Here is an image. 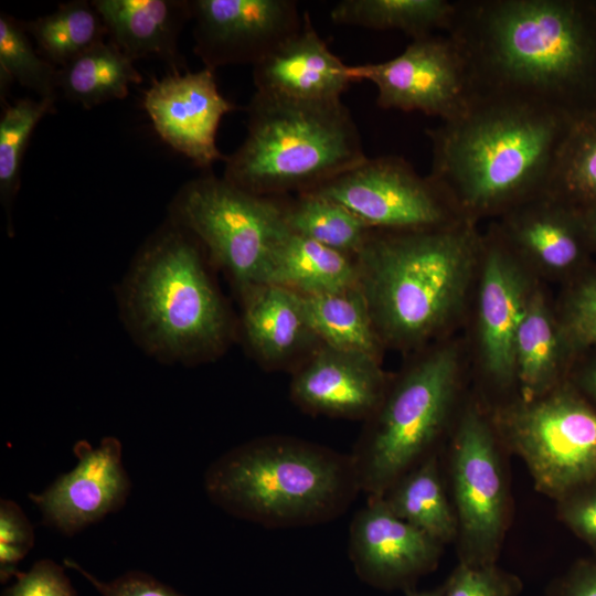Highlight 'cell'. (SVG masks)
Segmentation results:
<instances>
[{
	"mask_svg": "<svg viewBox=\"0 0 596 596\" xmlns=\"http://www.w3.org/2000/svg\"><path fill=\"white\" fill-rule=\"evenodd\" d=\"M301 298L309 327L321 344L380 360L383 344L358 286Z\"/></svg>",
	"mask_w": 596,
	"mask_h": 596,
	"instance_id": "d4e9b609",
	"label": "cell"
},
{
	"mask_svg": "<svg viewBox=\"0 0 596 596\" xmlns=\"http://www.w3.org/2000/svg\"><path fill=\"white\" fill-rule=\"evenodd\" d=\"M571 120L528 105L472 98L427 129L428 175L460 216L504 214L546 189Z\"/></svg>",
	"mask_w": 596,
	"mask_h": 596,
	"instance_id": "7a4b0ae2",
	"label": "cell"
},
{
	"mask_svg": "<svg viewBox=\"0 0 596 596\" xmlns=\"http://www.w3.org/2000/svg\"><path fill=\"white\" fill-rule=\"evenodd\" d=\"M330 198L373 231L411 232L465 221L443 190L398 156L366 158L312 190Z\"/></svg>",
	"mask_w": 596,
	"mask_h": 596,
	"instance_id": "8fae6325",
	"label": "cell"
},
{
	"mask_svg": "<svg viewBox=\"0 0 596 596\" xmlns=\"http://www.w3.org/2000/svg\"><path fill=\"white\" fill-rule=\"evenodd\" d=\"M444 544L397 517L383 497H368L349 528V558L366 584L384 589L414 588L434 571Z\"/></svg>",
	"mask_w": 596,
	"mask_h": 596,
	"instance_id": "9a60e30c",
	"label": "cell"
},
{
	"mask_svg": "<svg viewBox=\"0 0 596 596\" xmlns=\"http://www.w3.org/2000/svg\"><path fill=\"white\" fill-rule=\"evenodd\" d=\"M583 214L584 223L587 230V234L593 247L594 253H596V207L581 211Z\"/></svg>",
	"mask_w": 596,
	"mask_h": 596,
	"instance_id": "b9f144b4",
	"label": "cell"
},
{
	"mask_svg": "<svg viewBox=\"0 0 596 596\" xmlns=\"http://www.w3.org/2000/svg\"><path fill=\"white\" fill-rule=\"evenodd\" d=\"M558 322L575 356L596 350V267L570 280Z\"/></svg>",
	"mask_w": 596,
	"mask_h": 596,
	"instance_id": "836d02e7",
	"label": "cell"
},
{
	"mask_svg": "<svg viewBox=\"0 0 596 596\" xmlns=\"http://www.w3.org/2000/svg\"><path fill=\"white\" fill-rule=\"evenodd\" d=\"M577 358L586 360L578 361L577 370L568 381L596 407V350Z\"/></svg>",
	"mask_w": 596,
	"mask_h": 596,
	"instance_id": "60d3db41",
	"label": "cell"
},
{
	"mask_svg": "<svg viewBox=\"0 0 596 596\" xmlns=\"http://www.w3.org/2000/svg\"><path fill=\"white\" fill-rule=\"evenodd\" d=\"M238 297L237 331L263 365L288 366L321 344L309 327L301 295L278 285L260 284Z\"/></svg>",
	"mask_w": 596,
	"mask_h": 596,
	"instance_id": "44dd1931",
	"label": "cell"
},
{
	"mask_svg": "<svg viewBox=\"0 0 596 596\" xmlns=\"http://www.w3.org/2000/svg\"><path fill=\"white\" fill-rule=\"evenodd\" d=\"M456 2L446 0H342L330 11L340 25L372 30H397L418 39L447 31Z\"/></svg>",
	"mask_w": 596,
	"mask_h": 596,
	"instance_id": "83f0119b",
	"label": "cell"
},
{
	"mask_svg": "<svg viewBox=\"0 0 596 596\" xmlns=\"http://www.w3.org/2000/svg\"><path fill=\"white\" fill-rule=\"evenodd\" d=\"M33 526L19 507L9 499L0 501V581L7 583L17 575L18 564L34 545Z\"/></svg>",
	"mask_w": 596,
	"mask_h": 596,
	"instance_id": "d590c367",
	"label": "cell"
},
{
	"mask_svg": "<svg viewBox=\"0 0 596 596\" xmlns=\"http://www.w3.org/2000/svg\"><path fill=\"white\" fill-rule=\"evenodd\" d=\"M55 100L22 98L6 105L0 118V199L12 235L11 210L20 188L23 156L38 123L54 113Z\"/></svg>",
	"mask_w": 596,
	"mask_h": 596,
	"instance_id": "d6a6232c",
	"label": "cell"
},
{
	"mask_svg": "<svg viewBox=\"0 0 596 596\" xmlns=\"http://www.w3.org/2000/svg\"><path fill=\"white\" fill-rule=\"evenodd\" d=\"M547 596H596V554L576 561L553 583Z\"/></svg>",
	"mask_w": 596,
	"mask_h": 596,
	"instance_id": "ab89813d",
	"label": "cell"
},
{
	"mask_svg": "<svg viewBox=\"0 0 596 596\" xmlns=\"http://www.w3.org/2000/svg\"><path fill=\"white\" fill-rule=\"evenodd\" d=\"M573 355L556 319L538 290L532 291L514 340L515 377L522 400H535L564 381Z\"/></svg>",
	"mask_w": 596,
	"mask_h": 596,
	"instance_id": "603a6c76",
	"label": "cell"
},
{
	"mask_svg": "<svg viewBox=\"0 0 596 596\" xmlns=\"http://www.w3.org/2000/svg\"><path fill=\"white\" fill-rule=\"evenodd\" d=\"M441 589L443 596H519L522 582L497 564L471 566L458 562Z\"/></svg>",
	"mask_w": 596,
	"mask_h": 596,
	"instance_id": "e575fe53",
	"label": "cell"
},
{
	"mask_svg": "<svg viewBox=\"0 0 596 596\" xmlns=\"http://www.w3.org/2000/svg\"><path fill=\"white\" fill-rule=\"evenodd\" d=\"M265 284L302 296L345 290L358 286L355 257L287 228L274 248Z\"/></svg>",
	"mask_w": 596,
	"mask_h": 596,
	"instance_id": "cb8c5ba5",
	"label": "cell"
},
{
	"mask_svg": "<svg viewBox=\"0 0 596 596\" xmlns=\"http://www.w3.org/2000/svg\"><path fill=\"white\" fill-rule=\"evenodd\" d=\"M284 217L292 233L354 257L373 231L344 205L313 191L285 202Z\"/></svg>",
	"mask_w": 596,
	"mask_h": 596,
	"instance_id": "f546056e",
	"label": "cell"
},
{
	"mask_svg": "<svg viewBox=\"0 0 596 596\" xmlns=\"http://www.w3.org/2000/svg\"><path fill=\"white\" fill-rule=\"evenodd\" d=\"M481 245L470 222L371 232L355 256L358 287L383 345H418L447 323L467 291Z\"/></svg>",
	"mask_w": 596,
	"mask_h": 596,
	"instance_id": "277c9868",
	"label": "cell"
},
{
	"mask_svg": "<svg viewBox=\"0 0 596 596\" xmlns=\"http://www.w3.org/2000/svg\"><path fill=\"white\" fill-rule=\"evenodd\" d=\"M141 81L134 61L105 41L58 68V91L87 109L125 98Z\"/></svg>",
	"mask_w": 596,
	"mask_h": 596,
	"instance_id": "4316f807",
	"label": "cell"
},
{
	"mask_svg": "<svg viewBox=\"0 0 596 596\" xmlns=\"http://www.w3.org/2000/svg\"><path fill=\"white\" fill-rule=\"evenodd\" d=\"M73 453L77 464L71 471L42 492L28 496L38 507L42 523L66 536L120 510L131 490L118 438L106 436L96 447L82 439L75 443Z\"/></svg>",
	"mask_w": 596,
	"mask_h": 596,
	"instance_id": "5bb4252c",
	"label": "cell"
},
{
	"mask_svg": "<svg viewBox=\"0 0 596 596\" xmlns=\"http://www.w3.org/2000/svg\"><path fill=\"white\" fill-rule=\"evenodd\" d=\"M558 519L596 554V480L556 500Z\"/></svg>",
	"mask_w": 596,
	"mask_h": 596,
	"instance_id": "8d00e7d4",
	"label": "cell"
},
{
	"mask_svg": "<svg viewBox=\"0 0 596 596\" xmlns=\"http://www.w3.org/2000/svg\"><path fill=\"white\" fill-rule=\"evenodd\" d=\"M247 135L223 178L258 195L312 191L362 163L358 126L341 99L306 102L255 93Z\"/></svg>",
	"mask_w": 596,
	"mask_h": 596,
	"instance_id": "8992f818",
	"label": "cell"
},
{
	"mask_svg": "<svg viewBox=\"0 0 596 596\" xmlns=\"http://www.w3.org/2000/svg\"><path fill=\"white\" fill-rule=\"evenodd\" d=\"M255 93L306 102L341 99L350 65L333 54L304 12L301 28L253 66Z\"/></svg>",
	"mask_w": 596,
	"mask_h": 596,
	"instance_id": "ffe728a7",
	"label": "cell"
},
{
	"mask_svg": "<svg viewBox=\"0 0 596 596\" xmlns=\"http://www.w3.org/2000/svg\"><path fill=\"white\" fill-rule=\"evenodd\" d=\"M544 192L579 211L596 207V109L571 120Z\"/></svg>",
	"mask_w": 596,
	"mask_h": 596,
	"instance_id": "f1b7e54d",
	"label": "cell"
},
{
	"mask_svg": "<svg viewBox=\"0 0 596 596\" xmlns=\"http://www.w3.org/2000/svg\"><path fill=\"white\" fill-rule=\"evenodd\" d=\"M405 595L406 596H443V589H441V586L434 589H426V590H417L415 588H412L409 590H406Z\"/></svg>",
	"mask_w": 596,
	"mask_h": 596,
	"instance_id": "7bdbcfd3",
	"label": "cell"
},
{
	"mask_svg": "<svg viewBox=\"0 0 596 596\" xmlns=\"http://www.w3.org/2000/svg\"><path fill=\"white\" fill-rule=\"evenodd\" d=\"M457 382L456 350L444 347L423 356L389 385L351 453L361 492L383 496L433 454L450 415Z\"/></svg>",
	"mask_w": 596,
	"mask_h": 596,
	"instance_id": "52a82bcc",
	"label": "cell"
},
{
	"mask_svg": "<svg viewBox=\"0 0 596 596\" xmlns=\"http://www.w3.org/2000/svg\"><path fill=\"white\" fill-rule=\"evenodd\" d=\"M479 342L487 373L499 383L515 377L514 340L531 296L520 259L493 231L482 240Z\"/></svg>",
	"mask_w": 596,
	"mask_h": 596,
	"instance_id": "d6986e66",
	"label": "cell"
},
{
	"mask_svg": "<svg viewBox=\"0 0 596 596\" xmlns=\"http://www.w3.org/2000/svg\"><path fill=\"white\" fill-rule=\"evenodd\" d=\"M200 242L168 219L131 260L116 288L118 313L134 342L166 364L221 356L237 323Z\"/></svg>",
	"mask_w": 596,
	"mask_h": 596,
	"instance_id": "3957f363",
	"label": "cell"
},
{
	"mask_svg": "<svg viewBox=\"0 0 596 596\" xmlns=\"http://www.w3.org/2000/svg\"><path fill=\"white\" fill-rule=\"evenodd\" d=\"M39 53L57 68L104 42V22L87 1L62 3L54 12L24 22Z\"/></svg>",
	"mask_w": 596,
	"mask_h": 596,
	"instance_id": "4dcf8cb0",
	"label": "cell"
},
{
	"mask_svg": "<svg viewBox=\"0 0 596 596\" xmlns=\"http://www.w3.org/2000/svg\"><path fill=\"white\" fill-rule=\"evenodd\" d=\"M387 387L380 360L320 344L295 369L289 394L305 413L365 422Z\"/></svg>",
	"mask_w": 596,
	"mask_h": 596,
	"instance_id": "e0dca14e",
	"label": "cell"
},
{
	"mask_svg": "<svg viewBox=\"0 0 596 596\" xmlns=\"http://www.w3.org/2000/svg\"><path fill=\"white\" fill-rule=\"evenodd\" d=\"M64 565L76 570L102 596H184L151 575L140 571H129L111 582H103L70 558Z\"/></svg>",
	"mask_w": 596,
	"mask_h": 596,
	"instance_id": "f35d334b",
	"label": "cell"
},
{
	"mask_svg": "<svg viewBox=\"0 0 596 596\" xmlns=\"http://www.w3.org/2000/svg\"><path fill=\"white\" fill-rule=\"evenodd\" d=\"M110 43L130 60L158 58L171 73L185 67L179 53V35L192 19L190 1L94 0Z\"/></svg>",
	"mask_w": 596,
	"mask_h": 596,
	"instance_id": "7402d4cb",
	"label": "cell"
},
{
	"mask_svg": "<svg viewBox=\"0 0 596 596\" xmlns=\"http://www.w3.org/2000/svg\"><path fill=\"white\" fill-rule=\"evenodd\" d=\"M194 53L204 67L253 66L302 25L292 0H193Z\"/></svg>",
	"mask_w": 596,
	"mask_h": 596,
	"instance_id": "4fadbf2b",
	"label": "cell"
},
{
	"mask_svg": "<svg viewBox=\"0 0 596 596\" xmlns=\"http://www.w3.org/2000/svg\"><path fill=\"white\" fill-rule=\"evenodd\" d=\"M381 497L393 513L444 545L457 539L456 513L447 498L435 454L406 472Z\"/></svg>",
	"mask_w": 596,
	"mask_h": 596,
	"instance_id": "484cf974",
	"label": "cell"
},
{
	"mask_svg": "<svg viewBox=\"0 0 596 596\" xmlns=\"http://www.w3.org/2000/svg\"><path fill=\"white\" fill-rule=\"evenodd\" d=\"M494 423L539 492L556 501L596 480V407L568 380L499 411Z\"/></svg>",
	"mask_w": 596,
	"mask_h": 596,
	"instance_id": "9c48e42d",
	"label": "cell"
},
{
	"mask_svg": "<svg viewBox=\"0 0 596 596\" xmlns=\"http://www.w3.org/2000/svg\"><path fill=\"white\" fill-rule=\"evenodd\" d=\"M35 92L43 99H57L58 68L34 49L24 22L0 14L1 96L11 82Z\"/></svg>",
	"mask_w": 596,
	"mask_h": 596,
	"instance_id": "1f68e13d",
	"label": "cell"
},
{
	"mask_svg": "<svg viewBox=\"0 0 596 596\" xmlns=\"http://www.w3.org/2000/svg\"><path fill=\"white\" fill-rule=\"evenodd\" d=\"M459 562L496 564L509 522V493L493 426L477 407L461 416L450 446Z\"/></svg>",
	"mask_w": 596,
	"mask_h": 596,
	"instance_id": "30bf717a",
	"label": "cell"
},
{
	"mask_svg": "<svg viewBox=\"0 0 596 596\" xmlns=\"http://www.w3.org/2000/svg\"><path fill=\"white\" fill-rule=\"evenodd\" d=\"M496 234L518 257L572 280L594 253L579 210L543 192L501 215Z\"/></svg>",
	"mask_w": 596,
	"mask_h": 596,
	"instance_id": "ac0fdd59",
	"label": "cell"
},
{
	"mask_svg": "<svg viewBox=\"0 0 596 596\" xmlns=\"http://www.w3.org/2000/svg\"><path fill=\"white\" fill-rule=\"evenodd\" d=\"M350 75L353 82L373 83L376 104L384 109L419 111L444 121L471 103L464 60L447 33L413 39L400 55L350 66Z\"/></svg>",
	"mask_w": 596,
	"mask_h": 596,
	"instance_id": "7c38bea8",
	"label": "cell"
},
{
	"mask_svg": "<svg viewBox=\"0 0 596 596\" xmlns=\"http://www.w3.org/2000/svg\"><path fill=\"white\" fill-rule=\"evenodd\" d=\"M446 33L464 60L471 99L570 120L596 109V2L456 1Z\"/></svg>",
	"mask_w": 596,
	"mask_h": 596,
	"instance_id": "6da1fadb",
	"label": "cell"
},
{
	"mask_svg": "<svg viewBox=\"0 0 596 596\" xmlns=\"http://www.w3.org/2000/svg\"><path fill=\"white\" fill-rule=\"evenodd\" d=\"M204 489L226 513L270 529L333 521L361 492L351 454L285 435L251 439L216 458Z\"/></svg>",
	"mask_w": 596,
	"mask_h": 596,
	"instance_id": "5b68a950",
	"label": "cell"
},
{
	"mask_svg": "<svg viewBox=\"0 0 596 596\" xmlns=\"http://www.w3.org/2000/svg\"><path fill=\"white\" fill-rule=\"evenodd\" d=\"M280 196L247 192L212 174L188 181L169 205V217L202 245L241 295L265 284L274 248L287 231Z\"/></svg>",
	"mask_w": 596,
	"mask_h": 596,
	"instance_id": "ba28073f",
	"label": "cell"
},
{
	"mask_svg": "<svg viewBox=\"0 0 596 596\" xmlns=\"http://www.w3.org/2000/svg\"><path fill=\"white\" fill-rule=\"evenodd\" d=\"M15 582L1 596H77L63 567L54 561H36L28 572H18Z\"/></svg>",
	"mask_w": 596,
	"mask_h": 596,
	"instance_id": "74e56055",
	"label": "cell"
},
{
	"mask_svg": "<svg viewBox=\"0 0 596 596\" xmlns=\"http://www.w3.org/2000/svg\"><path fill=\"white\" fill-rule=\"evenodd\" d=\"M143 107L160 138L199 168L224 160L216 135L236 106L219 91L215 71L170 73L145 91Z\"/></svg>",
	"mask_w": 596,
	"mask_h": 596,
	"instance_id": "2e32d148",
	"label": "cell"
}]
</instances>
